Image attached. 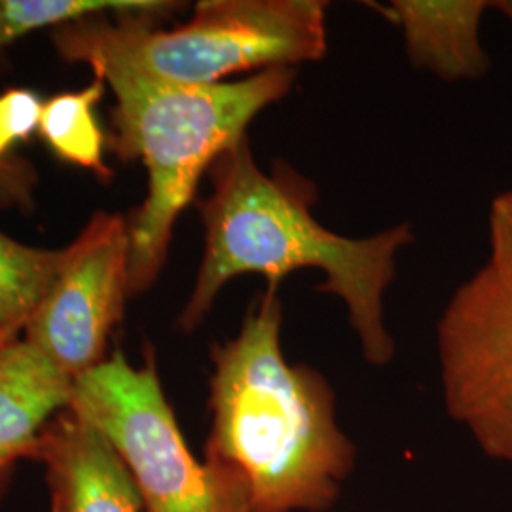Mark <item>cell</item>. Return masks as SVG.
<instances>
[{"instance_id":"3957f363","label":"cell","mask_w":512,"mask_h":512,"mask_svg":"<svg viewBox=\"0 0 512 512\" xmlns=\"http://www.w3.org/2000/svg\"><path fill=\"white\" fill-rule=\"evenodd\" d=\"M296 69H268L215 86H183L120 67L95 71L112 93L110 147L147 169V198L129 220V296L164 270L175 224L220 154L247 137L260 112L285 99Z\"/></svg>"},{"instance_id":"7c38bea8","label":"cell","mask_w":512,"mask_h":512,"mask_svg":"<svg viewBox=\"0 0 512 512\" xmlns=\"http://www.w3.org/2000/svg\"><path fill=\"white\" fill-rule=\"evenodd\" d=\"M65 255V249L23 245L0 230V348L21 338Z\"/></svg>"},{"instance_id":"ba28073f","label":"cell","mask_w":512,"mask_h":512,"mask_svg":"<svg viewBox=\"0 0 512 512\" xmlns=\"http://www.w3.org/2000/svg\"><path fill=\"white\" fill-rule=\"evenodd\" d=\"M31 459L46 469L52 512H145L114 446L69 408L48 421Z\"/></svg>"},{"instance_id":"9a60e30c","label":"cell","mask_w":512,"mask_h":512,"mask_svg":"<svg viewBox=\"0 0 512 512\" xmlns=\"http://www.w3.org/2000/svg\"><path fill=\"white\" fill-rule=\"evenodd\" d=\"M488 264L512 283V190L497 194L488 211Z\"/></svg>"},{"instance_id":"4fadbf2b","label":"cell","mask_w":512,"mask_h":512,"mask_svg":"<svg viewBox=\"0 0 512 512\" xmlns=\"http://www.w3.org/2000/svg\"><path fill=\"white\" fill-rule=\"evenodd\" d=\"M156 0H0V50L44 27H63L82 19L162 10Z\"/></svg>"},{"instance_id":"277c9868","label":"cell","mask_w":512,"mask_h":512,"mask_svg":"<svg viewBox=\"0 0 512 512\" xmlns=\"http://www.w3.org/2000/svg\"><path fill=\"white\" fill-rule=\"evenodd\" d=\"M93 16L55 29L57 54L95 71L120 67L183 86H215L228 76L296 69L327 55L323 0H202L188 21L160 29L177 10Z\"/></svg>"},{"instance_id":"5bb4252c","label":"cell","mask_w":512,"mask_h":512,"mask_svg":"<svg viewBox=\"0 0 512 512\" xmlns=\"http://www.w3.org/2000/svg\"><path fill=\"white\" fill-rule=\"evenodd\" d=\"M42 105L31 90L14 88L0 93V158L12 156V148L38 131Z\"/></svg>"},{"instance_id":"8fae6325","label":"cell","mask_w":512,"mask_h":512,"mask_svg":"<svg viewBox=\"0 0 512 512\" xmlns=\"http://www.w3.org/2000/svg\"><path fill=\"white\" fill-rule=\"evenodd\" d=\"M107 84L93 78L92 84L78 92L59 93L42 105L38 133L63 162L93 171L101 181L112 177L105 158V135L95 116Z\"/></svg>"},{"instance_id":"8992f818","label":"cell","mask_w":512,"mask_h":512,"mask_svg":"<svg viewBox=\"0 0 512 512\" xmlns=\"http://www.w3.org/2000/svg\"><path fill=\"white\" fill-rule=\"evenodd\" d=\"M444 403L490 458L512 463V283L486 262L437 327Z\"/></svg>"},{"instance_id":"2e32d148","label":"cell","mask_w":512,"mask_h":512,"mask_svg":"<svg viewBox=\"0 0 512 512\" xmlns=\"http://www.w3.org/2000/svg\"><path fill=\"white\" fill-rule=\"evenodd\" d=\"M37 181L35 167L21 156L0 158V207L29 211L35 203Z\"/></svg>"},{"instance_id":"e0dca14e","label":"cell","mask_w":512,"mask_h":512,"mask_svg":"<svg viewBox=\"0 0 512 512\" xmlns=\"http://www.w3.org/2000/svg\"><path fill=\"white\" fill-rule=\"evenodd\" d=\"M492 10H495L501 18L512 27V0H495L492 2Z\"/></svg>"},{"instance_id":"9c48e42d","label":"cell","mask_w":512,"mask_h":512,"mask_svg":"<svg viewBox=\"0 0 512 512\" xmlns=\"http://www.w3.org/2000/svg\"><path fill=\"white\" fill-rule=\"evenodd\" d=\"M395 23L414 69L427 71L448 84L480 80L490 73L480 29L492 2L488 0H391L374 4Z\"/></svg>"},{"instance_id":"5b68a950","label":"cell","mask_w":512,"mask_h":512,"mask_svg":"<svg viewBox=\"0 0 512 512\" xmlns=\"http://www.w3.org/2000/svg\"><path fill=\"white\" fill-rule=\"evenodd\" d=\"M67 408L114 446L145 512H249V492L239 476L192 456L152 351L143 366L114 351L74 380Z\"/></svg>"},{"instance_id":"30bf717a","label":"cell","mask_w":512,"mask_h":512,"mask_svg":"<svg viewBox=\"0 0 512 512\" xmlns=\"http://www.w3.org/2000/svg\"><path fill=\"white\" fill-rule=\"evenodd\" d=\"M73 384L23 338L0 348V497L48 421L69 406Z\"/></svg>"},{"instance_id":"52a82bcc","label":"cell","mask_w":512,"mask_h":512,"mask_svg":"<svg viewBox=\"0 0 512 512\" xmlns=\"http://www.w3.org/2000/svg\"><path fill=\"white\" fill-rule=\"evenodd\" d=\"M61 270L23 330L65 376L101 365L129 296V220L95 213L69 247Z\"/></svg>"},{"instance_id":"6da1fadb","label":"cell","mask_w":512,"mask_h":512,"mask_svg":"<svg viewBox=\"0 0 512 512\" xmlns=\"http://www.w3.org/2000/svg\"><path fill=\"white\" fill-rule=\"evenodd\" d=\"M209 177L213 192L198 202L202 264L179 327L198 329L239 275H262L281 287L289 274L317 270L325 274L317 291L344 302L366 361L387 365L395 342L385 325V293L395 281L397 256L414 241L412 226L403 222L368 238L330 232L313 217V184L283 162L272 173L262 171L247 137L220 154Z\"/></svg>"},{"instance_id":"7a4b0ae2","label":"cell","mask_w":512,"mask_h":512,"mask_svg":"<svg viewBox=\"0 0 512 512\" xmlns=\"http://www.w3.org/2000/svg\"><path fill=\"white\" fill-rule=\"evenodd\" d=\"M281 327L279 287L266 285L238 334L213 346L207 461L243 480L249 512L325 511L355 450L327 380L287 363Z\"/></svg>"}]
</instances>
